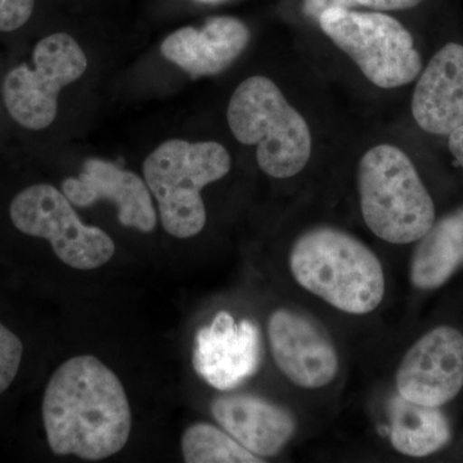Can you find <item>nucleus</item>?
<instances>
[{
    "label": "nucleus",
    "instance_id": "f257e3e1",
    "mask_svg": "<svg viewBox=\"0 0 463 463\" xmlns=\"http://www.w3.org/2000/svg\"><path fill=\"white\" fill-rule=\"evenodd\" d=\"M45 440L56 456L100 461L120 452L132 431V410L120 379L93 355L67 359L43 392Z\"/></svg>",
    "mask_w": 463,
    "mask_h": 463
},
{
    "label": "nucleus",
    "instance_id": "f03ea898",
    "mask_svg": "<svg viewBox=\"0 0 463 463\" xmlns=\"http://www.w3.org/2000/svg\"><path fill=\"white\" fill-rule=\"evenodd\" d=\"M289 268L298 285L350 315L373 312L385 295L379 259L362 241L336 228L301 234L291 250Z\"/></svg>",
    "mask_w": 463,
    "mask_h": 463
},
{
    "label": "nucleus",
    "instance_id": "7ed1b4c3",
    "mask_svg": "<svg viewBox=\"0 0 463 463\" xmlns=\"http://www.w3.org/2000/svg\"><path fill=\"white\" fill-rule=\"evenodd\" d=\"M234 138L257 146L259 166L273 178L297 175L312 154L309 125L265 76L246 79L234 90L227 109Z\"/></svg>",
    "mask_w": 463,
    "mask_h": 463
},
{
    "label": "nucleus",
    "instance_id": "20e7f679",
    "mask_svg": "<svg viewBox=\"0 0 463 463\" xmlns=\"http://www.w3.org/2000/svg\"><path fill=\"white\" fill-rule=\"evenodd\" d=\"M358 191L365 224L386 242H416L434 224V201L412 161L395 146L365 152L358 167Z\"/></svg>",
    "mask_w": 463,
    "mask_h": 463
},
{
    "label": "nucleus",
    "instance_id": "39448f33",
    "mask_svg": "<svg viewBox=\"0 0 463 463\" xmlns=\"http://www.w3.org/2000/svg\"><path fill=\"white\" fill-rule=\"evenodd\" d=\"M231 165L230 152L216 142L170 139L146 158L143 176L170 236L191 239L203 230L206 209L201 191L224 178Z\"/></svg>",
    "mask_w": 463,
    "mask_h": 463
},
{
    "label": "nucleus",
    "instance_id": "423d86ee",
    "mask_svg": "<svg viewBox=\"0 0 463 463\" xmlns=\"http://www.w3.org/2000/svg\"><path fill=\"white\" fill-rule=\"evenodd\" d=\"M88 69L79 43L66 33L44 36L33 45L30 60L3 76L0 99L8 118L27 132H43L58 114L61 90L75 83Z\"/></svg>",
    "mask_w": 463,
    "mask_h": 463
},
{
    "label": "nucleus",
    "instance_id": "0eeeda50",
    "mask_svg": "<svg viewBox=\"0 0 463 463\" xmlns=\"http://www.w3.org/2000/svg\"><path fill=\"white\" fill-rule=\"evenodd\" d=\"M7 219L20 236L50 243L54 255L74 269H97L114 257L111 237L84 224L62 190L50 183L20 188L8 201Z\"/></svg>",
    "mask_w": 463,
    "mask_h": 463
},
{
    "label": "nucleus",
    "instance_id": "6e6552de",
    "mask_svg": "<svg viewBox=\"0 0 463 463\" xmlns=\"http://www.w3.org/2000/svg\"><path fill=\"white\" fill-rule=\"evenodd\" d=\"M318 23L377 87H403L421 72L422 61L412 35L394 17L332 8L323 12Z\"/></svg>",
    "mask_w": 463,
    "mask_h": 463
},
{
    "label": "nucleus",
    "instance_id": "1a4fd4ad",
    "mask_svg": "<svg viewBox=\"0 0 463 463\" xmlns=\"http://www.w3.org/2000/svg\"><path fill=\"white\" fill-rule=\"evenodd\" d=\"M399 394L417 404L441 407L463 388V335L440 326L405 354L397 373Z\"/></svg>",
    "mask_w": 463,
    "mask_h": 463
},
{
    "label": "nucleus",
    "instance_id": "9d476101",
    "mask_svg": "<svg viewBox=\"0 0 463 463\" xmlns=\"http://www.w3.org/2000/svg\"><path fill=\"white\" fill-rule=\"evenodd\" d=\"M268 335L274 362L295 385L319 389L336 376L339 358L334 344L307 317L277 310L268 323Z\"/></svg>",
    "mask_w": 463,
    "mask_h": 463
},
{
    "label": "nucleus",
    "instance_id": "9b49d317",
    "mask_svg": "<svg viewBox=\"0 0 463 463\" xmlns=\"http://www.w3.org/2000/svg\"><path fill=\"white\" fill-rule=\"evenodd\" d=\"M259 364L260 332L254 322L237 323L230 313L221 312L197 332L194 371L213 388H236L257 373Z\"/></svg>",
    "mask_w": 463,
    "mask_h": 463
},
{
    "label": "nucleus",
    "instance_id": "f8f14e48",
    "mask_svg": "<svg viewBox=\"0 0 463 463\" xmlns=\"http://www.w3.org/2000/svg\"><path fill=\"white\" fill-rule=\"evenodd\" d=\"M61 190L74 206L90 207L99 201L114 203L124 227L143 233L156 228V209L147 183L109 161L88 158L80 174L65 179Z\"/></svg>",
    "mask_w": 463,
    "mask_h": 463
},
{
    "label": "nucleus",
    "instance_id": "ddd939ff",
    "mask_svg": "<svg viewBox=\"0 0 463 463\" xmlns=\"http://www.w3.org/2000/svg\"><path fill=\"white\" fill-rule=\"evenodd\" d=\"M250 42L248 26L239 18L212 17L201 27L176 30L161 44L169 62L197 79L219 75L241 56Z\"/></svg>",
    "mask_w": 463,
    "mask_h": 463
},
{
    "label": "nucleus",
    "instance_id": "4468645a",
    "mask_svg": "<svg viewBox=\"0 0 463 463\" xmlns=\"http://www.w3.org/2000/svg\"><path fill=\"white\" fill-rule=\"evenodd\" d=\"M414 120L422 130L449 136L463 125V45L449 43L423 70L412 97Z\"/></svg>",
    "mask_w": 463,
    "mask_h": 463
},
{
    "label": "nucleus",
    "instance_id": "2eb2a0df",
    "mask_svg": "<svg viewBox=\"0 0 463 463\" xmlns=\"http://www.w3.org/2000/svg\"><path fill=\"white\" fill-rule=\"evenodd\" d=\"M212 413L232 438L259 457L276 456L295 431L288 411L252 395L215 399Z\"/></svg>",
    "mask_w": 463,
    "mask_h": 463
},
{
    "label": "nucleus",
    "instance_id": "dca6fc26",
    "mask_svg": "<svg viewBox=\"0 0 463 463\" xmlns=\"http://www.w3.org/2000/svg\"><path fill=\"white\" fill-rule=\"evenodd\" d=\"M463 265V209L431 225L419 240L411 263L414 288H440Z\"/></svg>",
    "mask_w": 463,
    "mask_h": 463
},
{
    "label": "nucleus",
    "instance_id": "f3484780",
    "mask_svg": "<svg viewBox=\"0 0 463 463\" xmlns=\"http://www.w3.org/2000/svg\"><path fill=\"white\" fill-rule=\"evenodd\" d=\"M392 446L411 457L430 456L450 439L449 423L439 407L408 401L401 394L390 403Z\"/></svg>",
    "mask_w": 463,
    "mask_h": 463
},
{
    "label": "nucleus",
    "instance_id": "a211bd4d",
    "mask_svg": "<svg viewBox=\"0 0 463 463\" xmlns=\"http://www.w3.org/2000/svg\"><path fill=\"white\" fill-rule=\"evenodd\" d=\"M182 455L187 463L264 462L230 434L209 423H194L184 431Z\"/></svg>",
    "mask_w": 463,
    "mask_h": 463
},
{
    "label": "nucleus",
    "instance_id": "6ab92c4d",
    "mask_svg": "<svg viewBox=\"0 0 463 463\" xmlns=\"http://www.w3.org/2000/svg\"><path fill=\"white\" fill-rule=\"evenodd\" d=\"M26 352L23 335L0 317V399L5 398L20 379Z\"/></svg>",
    "mask_w": 463,
    "mask_h": 463
},
{
    "label": "nucleus",
    "instance_id": "aec40b11",
    "mask_svg": "<svg viewBox=\"0 0 463 463\" xmlns=\"http://www.w3.org/2000/svg\"><path fill=\"white\" fill-rule=\"evenodd\" d=\"M35 0H0V33H16L33 17Z\"/></svg>",
    "mask_w": 463,
    "mask_h": 463
},
{
    "label": "nucleus",
    "instance_id": "412c9836",
    "mask_svg": "<svg viewBox=\"0 0 463 463\" xmlns=\"http://www.w3.org/2000/svg\"><path fill=\"white\" fill-rule=\"evenodd\" d=\"M356 5H359L356 0H304V12L307 17L318 21L323 12L328 9H352Z\"/></svg>",
    "mask_w": 463,
    "mask_h": 463
},
{
    "label": "nucleus",
    "instance_id": "4be33fe9",
    "mask_svg": "<svg viewBox=\"0 0 463 463\" xmlns=\"http://www.w3.org/2000/svg\"><path fill=\"white\" fill-rule=\"evenodd\" d=\"M422 0H356L359 5L381 11H397V9H408L416 7Z\"/></svg>",
    "mask_w": 463,
    "mask_h": 463
},
{
    "label": "nucleus",
    "instance_id": "5701e85b",
    "mask_svg": "<svg viewBox=\"0 0 463 463\" xmlns=\"http://www.w3.org/2000/svg\"><path fill=\"white\" fill-rule=\"evenodd\" d=\"M448 145L457 163L463 167V125L449 134Z\"/></svg>",
    "mask_w": 463,
    "mask_h": 463
}]
</instances>
